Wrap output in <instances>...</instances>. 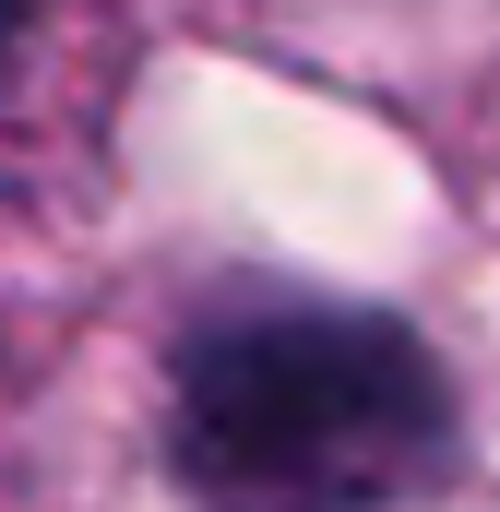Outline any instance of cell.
Wrapping results in <instances>:
<instances>
[{"label": "cell", "mask_w": 500, "mask_h": 512, "mask_svg": "<svg viewBox=\"0 0 500 512\" xmlns=\"http://www.w3.org/2000/svg\"><path fill=\"white\" fill-rule=\"evenodd\" d=\"M179 429L215 512H381L441 465V382L429 358L322 298H250L191 334Z\"/></svg>", "instance_id": "obj_1"}, {"label": "cell", "mask_w": 500, "mask_h": 512, "mask_svg": "<svg viewBox=\"0 0 500 512\" xmlns=\"http://www.w3.org/2000/svg\"><path fill=\"white\" fill-rule=\"evenodd\" d=\"M108 72V0H0V251L96 179Z\"/></svg>", "instance_id": "obj_2"}]
</instances>
